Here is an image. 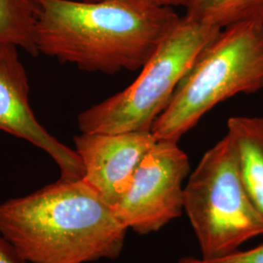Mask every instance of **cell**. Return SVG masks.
I'll list each match as a JSON object with an SVG mask.
<instances>
[{
	"mask_svg": "<svg viewBox=\"0 0 263 263\" xmlns=\"http://www.w3.org/2000/svg\"><path fill=\"white\" fill-rule=\"evenodd\" d=\"M39 54L90 72L141 69L181 16L153 0H36Z\"/></svg>",
	"mask_w": 263,
	"mask_h": 263,
	"instance_id": "1",
	"label": "cell"
},
{
	"mask_svg": "<svg viewBox=\"0 0 263 263\" xmlns=\"http://www.w3.org/2000/svg\"><path fill=\"white\" fill-rule=\"evenodd\" d=\"M127 230L112 206L83 179H60L0 203V237L22 262L115 258Z\"/></svg>",
	"mask_w": 263,
	"mask_h": 263,
	"instance_id": "2",
	"label": "cell"
},
{
	"mask_svg": "<svg viewBox=\"0 0 263 263\" xmlns=\"http://www.w3.org/2000/svg\"><path fill=\"white\" fill-rule=\"evenodd\" d=\"M261 90L263 23L229 26L198 55L151 132L157 141H179L217 104Z\"/></svg>",
	"mask_w": 263,
	"mask_h": 263,
	"instance_id": "3",
	"label": "cell"
},
{
	"mask_svg": "<svg viewBox=\"0 0 263 263\" xmlns=\"http://www.w3.org/2000/svg\"><path fill=\"white\" fill-rule=\"evenodd\" d=\"M220 30L181 16L131 85L78 115L80 132L151 131L198 55Z\"/></svg>",
	"mask_w": 263,
	"mask_h": 263,
	"instance_id": "4",
	"label": "cell"
},
{
	"mask_svg": "<svg viewBox=\"0 0 263 263\" xmlns=\"http://www.w3.org/2000/svg\"><path fill=\"white\" fill-rule=\"evenodd\" d=\"M183 211L197 238L201 257L234 253L263 235V217L240 176L228 135L203 155L183 191Z\"/></svg>",
	"mask_w": 263,
	"mask_h": 263,
	"instance_id": "5",
	"label": "cell"
},
{
	"mask_svg": "<svg viewBox=\"0 0 263 263\" xmlns=\"http://www.w3.org/2000/svg\"><path fill=\"white\" fill-rule=\"evenodd\" d=\"M179 141H156L141 160L131 185L113 207L128 229L159 231L183 211V182L190 163Z\"/></svg>",
	"mask_w": 263,
	"mask_h": 263,
	"instance_id": "6",
	"label": "cell"
},
{
	"mask_svg": "<svg viewBox=\"0 0 263 263\" xmlns=\"http://www.w3.org/2000/svg\"><path fill=\"white\" fill-rule=\"evenodd\" d=\"M29 84L26 68L15 46L0 50V131L28 141L44 151L59 167L61 178L77 180L84 177V167L72 149L47 131L35 117L29 104Z\"/></svg>",
	"mask_w": 263,
	"mask_h": 263,
	"instance_id": "7",
	"label": "cell"
},
{
	"mask_svg": "<svg viewBox=\"0 0 263 263\" xmlns=\"http://www.w3.org/2000/svg\"><path fill=\"white\" fill-rule=\"evenodd\" d=\"M156 141L151 131L81 133L74 137V145L84 167L82 179L114 207Z\"/></svg>",
	"mask_w": 263,
	"mask_h": 263,
	"instance_id": "8",
	"label": "cell"
},
{
	"mask_svg": "<svg viewBox=\"0 0 263 263\" xmlns=\"http://www.w3.org/2000/svg\"><path fill=\"white\" fill-rule=\"evenodd\" d=\"M240 176L263 217V117L233 116L227 121Z\"/></svg>",
	"mask_w": 263,
	"mask_h": 263,
	"instance_id": "9",
	"label": "cell"
},
{
	"mask_svg": "<svg viewBox=\"0 0 263 263\" xmlns=\"http://www.w3.org/2000/svg\"><path fill=\"white\" fill-rule=\"evenodd\" d=\"M36 0H0V50L15 46L39 55L35 44Z\"/></svg>",
	"mask_w": 263,
	"mask_h": 263,
	"instance_id": "10",
	"label": "cell"
},
{
	"mask_svg": "<svg viewBox=\"0 0 263 263\" xmlns=\"http://www.w3.org/2000/svg\"><path fill=\"white\" fill-rule=\"evenodd\" d=\"M187 16L216 28H227L242 22L263 23V0H189Z\"/></svg>",
	"mask_w": 263,
	"mask_h": 263,
	"instance_id": "11",
	"label": "cell"
},
{
	"mask_svg": "<svg viewBox=\"0 0 263 263\" xmlns=\"http://www.w3.org/2000/svg\"><path fill=\"white\" fill-rule=\"evenodd\" d=\"M179 263H263V244L247 251L238 250L216 258L184 256L179 259Z\"/></svg>",
	"mask_w": 263,
	"mask_h": 263,
	"instance_id": "12",
	"label": "cell"
},
{
	"mask_svg": "<svg viewBox=\"0 0 263 263\" xmlns=\"http://www.w3.org/2000/svg\"><path fill=\"white\" fill-rule=\"evenodd\" d=\"M0 263H22L0 237Z\"/></svg>",
	"mask_w": 263,
	"mask_h": 263,
	"instance_id": "13",
	"label": "cell"
},
{
	"mask_svg": "<svg viewBox=\"0 0 263 263\" xmlns=\"http://www.w3.org/2000/svg\"><path fill=\"white\" fill-rule=\"evenodd\" d=\"M82 1H98V0H82ZM155 2H158L160 4L167 5L171 7H183L185 8L187 6L189 0H153Z\"/></svg>",
	"mask_w": 263,
	"mask_h": 263,
	"instance_id": "14",
	"label": "cell"
}]
</instances>
